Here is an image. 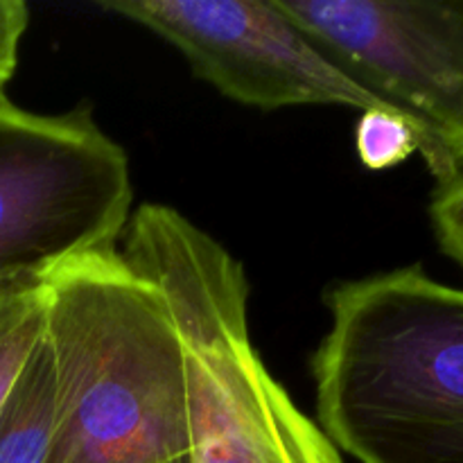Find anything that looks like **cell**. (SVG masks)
Wrapping results in <instances>:
<instances>
[{
  "mask_svg": "<svg viewBox=\"0 0 463 463\" xmlns=\"http://www.w3.org/2000/svg\"><path fill=\"white\" fill-rule=\"evenodd\" d=\"M129 208L127 154L90 109L39 116L0 98V283L120 249Z\"/></svg>",
  "mask_w": 463,
  "mask_h": 463,
  "instance_id": "4",
  "label": "cell"
},
{
  "mask_svg": "<svg viewBox=\"0 0 463 463\" xmlns=\"http://www.w3.org/2000/svg\"><path fill=\"white\" fill-rule=\"evenodd\" d=\"M45 301V276L0 283V405L43 337Z\"/></svg>",
  "mask_w": 463,
  "mask_h": 463,
  "instance_id": "8",
  "label": "cell"
},
{
  "mask_svg": "<svg viewBox=\"0 0 463 463\" xmlns=\"http://www.w3.org/2000/svg\"><path fill=\"white\" fill-rule=\"evenodd\" d=\"M326 306L312 375L333 446L360 463H463V288L414 265L339 283Z\"/></svg>",
  "mask_w": 463,
  "mask_h": 463,
  "instance_id": "2",
  "label": "cell"
},
{
  "mask_svg": "<svg viewBox=\"0 0 463 463\" xmlns=\"http://www.w3.org/2000/svg\"><path fill=\"white\" fill-rule=\"evenodd\" d=\"M57 410L45 463H179L190 455L181 337L120 249L45 276Z\"/></svg>",
  "mask_w": 463,
  "mask_h": 463,
  "instance_id": "1",
  "label": "cell"
},
{
  "mask_svg": "<svg viewBox=\"0 0 463 463\" xmlns=\"http://www.w3.org/2000/svg\"><path fill=\"white\" fill-rule=\"evenodd\" d=\"M54 410L57 378L43 330V337L0 405V463H45Z\"/></svg>",
  "mask_w": 463,
  "mask_h": 463,
  "instance_id": "7",
  "label": "cell"
},
{
  "mask_svg": "<svg viewBox=\"0 0 463 463\" xmlns=\"http://www.w3.org/2000/svg\"><path fill=\"white\" fill-rule=\"evenodd\" d=\"M30 23V9L23 0H0V98L14 77L18 63V45Z\"/></svg>",
  "mask_w": 463,
  "mask_h": 463,
  "instance_id": "11",
  "label": "cell"
},
{
  "mask_svg": "<svg viewBox=\"0 0 463 463\" xmlns=\"http://www.w3.org/2000/svg\"><path fill=\"white\" fill-rule=\"evenodd\" d=\"M179 463H188V459H185V461H179Z\"/></svg>",
  "mask_w": 463,
  "mask_h": 463,
  "instance_id": "12",
  "label": "cell"
},
{
  "mask_svg": "<svg viewBox=\"0 0 463 463\" xmlns=\"http://www.w3.org/2000/svg\"><path fill=\"white\" fill-rule=\"evenodd\" d=\"M357 156L369 170L401 165L420 152L425 165L432 161L428 138L416 122L396 111H364L355 131Z\"/></svg>",
  "mask_w": 463,
  "mask_h": 463,
  "instance_id": "9",
  "label": "cell"
},
{
  "mask_svg": "<svg viewBox=\"0 0 463 463\" xmlns=\"http://www.w3.org/2000/svg\"><path fill=\"white\" fill-rule=\"evenodd\" d=\"M99 7L165 39L194 75L247 107L396 111L344 75L274 0H102Z\"/></svg>",
  "mask_w": 463,
  "mask_h": 463,
  "instance_id": "6",
  "label": "cell"
},
{
  "mask_svg": "<svg viewBox=\"0 0 463 463\" xmlns=\"http://www.w3.org/2000/svg\"><path fill=\"white\" fill-rule=\"evenodd\" d=\"M122 258L165 301L188 383V463H344L269 373L249 335L242 265L179 211L143 203Z\"/></svg>",
  "mask_w": 463,
  "mask_h": 463,
  "instance_id": "3",
  "label": "cell"
},
{
  "mask_svg": "<svg viewBox=\"0 0 463 463\" xmlns=\"http://www.w3.org/2000/svg\"><path fill=\"white\" fill-rule=\"evenodd\" d=\"M344 75L420 127L439 188L463 179V0H274Z\"/></svg>",
  "mask_w": 463,
  "mask_h": 463,
  "instance_id": "5",
  "label": "cell"
},
{
  "mask_svg": "<svg viewBox=\"0 0 463 463\" xmlns=\"http://www.w3.org/2000/svg\"><path fill=\"white\" fill-rule=\"evenodd\" d=\"M439 244L463 269V179L439 188L430 206Z\"/></svg>",
  "mask_w": 463,
  "mask_h": 463,
  "instance_id": "10",
  "label": "cell"
}]
</instances>
